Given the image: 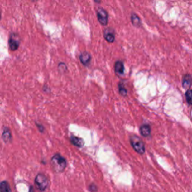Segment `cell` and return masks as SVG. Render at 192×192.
Masks as SVG:
<instances>
[{
    "label": "cell",
    "instance_id": "1",
    "mask_svg": "<svg viewBox=\"0 0 192 192\" xmlns=\"http://www.w3.org/2000/svg\"><path fill=\"white\" fill-rule=\"evenodd\" d=\"M50 164L54 172L58 173H62L67 166V161L64 157H62L59 153H56L51 158Z\"/></svg>",
    "mask_w": 192,
    "mask_h": 192
},
{
    "label": "cell",
    "instance_id": "2",
    "mask_svg": "<svg viewBox=\"0 0 192 192\" xmlns=\"http://www.w3.org/2000/svg\"><path fill=\"white\" fill-rule=\"evenodd\" d=\"M130 143L132 148L134 149L136 152L140 155H143L146 152L145 144L138 136L133 134L130 137Z\"/></svg>",
    "mask_w": 192,
    "mask_h": 192
},
{
    "label": "cell",
    "instance_id": "3",
    "mask_svg": "<svg viewBox=\"0 0 192 192\" xmlns=\"http://www.w3.org/2000/svg\"><path fill=\"white\" fill-rule=\"evenodd\" d=\"M35 183L38 190H40L41 191H44L47 189L49 185V180L47 176H45L43 173H38L36 177Z\"/></svg>",
    "mask_w": 192,
    "mask_h": 192
},
{
    "label": "cell",
    "instance_id": "4",
    "mask_svg": "<svg viewBox=\"0 0 192 192\" xmlns=\"http://www.w3.org/2000/svg\"><path fill=\"white\" fill-rule=\"evenodd\" d=\"M20 44V39L19 36L15 33L11 34L10 38L8 39V46L12 51H15L17 50Z\"/></svg>",
    "mask_w": 192,
    "mask_h": 192
},
{
    "label": "cell",
    "instance_id": "5",
    "mask_svg": "<svg viewBox=\"0 0 192 192\" xmlns=\"http://www.w3.org/2000/svg\"><path fill=\"white\" fill-rule=\"evenodd\" d=\"M97 17L99 23L102 26H106L108 23V14L107 11L101 7H99L97 10Z\"/></svg>",
    "mask_w": 192,
    "mask_h": 192
},
{
    "label": "cell",
    "instance_id": "6",
    "mask_svg": "<svg viewBox=\"0 0 192 192\" xmlns=\"http://www.w3.org/2000/svg\"><path fill=\"white\" fill-rule=\"evenodd\" d=\"M104 37L107 41L109 43H113L115 41V32L111 28L105 29L104 31Z\"/></svg>",
    "mask_w": 192,
    "mask_h": 192
},
{
    "label": "cell",
    "instance_id": "7",
    "mask_svg": "<svg viewBox=\"0 0 192 192\" xmlns=\"http://www.w3.org/2000/svg\"><path fill=\"white\" fill-rule=\"evenodd\" d=\"M151 132H152V129H151V126L149 124H143L140 127V134L144 137H150Z\"/></svg>",
    "mask_w": 192,
    "mask_h": 192
},
{
    "label": "cell",
    "instance_id": "8",
    "mask_svg": "<svg viewBox=\"0 0 192 192\" xmlns=\"http://www.w3.org/2000/svg\"><path fill=\"white\" fill-rule=\"evenodd\" d=\"M114 70H115L116 74L118 75V76H122V75H123L124 74V71H125L124 63L120 60L116 61L115 62V65H114Z\"/></svg>",
    "mask_w": 192,
    "mask_h": 192
},
{
    "label": "cell",
    "instance_id": "9",
    "mask_svg": "<svg viewBox=\"0 0 192 192\" xmlns=\"http://www.w3.org/2000/svg\"><path fill=\"white\" fill-rule=\"evenodd\" d=\"M2 138L3 141L5 142V143H10L11 141H12V132H11L10 128H8V127L5 126L4 128H3V132H2Z\"/></svg>",
    "mask_w": 192,
    "mask_h": 192
},
{
    "label": "cell",
    "instance_id": "10",
    "mask_svg": "<svg viewBox=\"0 0 192 192\" xmlns=\"http://www.w3.org/2000/svg\"><path fill=\"white\" fill-rule=\"evenodd\" d=\"M192 85V77L191 74H187L184 75L182 78V87L185 89H189Z\"/></svg>",
    "mask_w": 192,
    "mask_h": 192
},
{
    "label": "cell",
    "instance_id": "11",
    "mask_svg": "<svg viewBox=\"0 0 192 192\" xmlns=\"http://www.w3.org/2000/svg\"><path fill=\"white\" fill-rule=\"evenodd\" d=\"M92 56L88 52H83L80 55V60L81 63L84 65H88L89 62H91Z\"/></svg>",
    "mask_w": 192,
    "mask_h": 192
},
{
    "label": "cell",
    "instance_id": "12",
    "mask_svg": "<svg viewBox=\"0 0 192 192\" xmlns=\"http://www.w3.org/2000/svg\"><path fill=\"white\" fill-rule=\"evenodd\" d=\"M70 141L71 142V143L73 145L76 146L78 148H81L84 146V140L82 138L79 137H75L72 136L70 137Z\"/></svg>",
    "mask_w": 192,
    "mask_h": 192
},
{
    "label": "cell",
    "instance_id": "13",
    "mask_svg": "<svg viewBox=\"0 0 192 192\" xmlns=\"http://www.w3.org/2000/svg\"><path fill=\"white\" fill-rule=\"evenodd\" d=\"M131 21H132V25L135 27H140L141 26V20H140V17L135 13H132L131 14Z\"/></svg>",
    "mask_w": 192,
    "mask_h": 192
},
{
    "label": "cell",
    "instance_id": "14",
    "mask_svg": "<svg viewBox=\"0 0 192 192\" xmlns=\"http://www.w3.org/2000/svg\"><path fill=\"white\" fill-rule=\"evenodd\" d=\"M0 192H12L10 185L7 181H3L0 183Z\"/></svg>",
    "mask_w": 192,
    "mask_h": 192
},
{
    "label": "cell",
    "instance_id": "15",
    "mask_svg": "<svg viewBox=\"0 0 192 192\" xmlns=\"http://www.w3.org/2000/svg\"><path fill=\"white\" fill-rule=\"evenodd\" d=\"M118 88H119V92L120 95L123 96V97H125L127 95V93H128V91H127L126 88L125 87L124 84L119 83V85H118Z\"/></svg>",
    "mask_w": 192,
    "mask_h": 192
},
{
    "label": "cell",
    "instance_id": "16",
    "mask_svg": "<svg viewBox=\"0 0 192 192\" xmlns=\"http://www.w3.org/2000/svg\"><path fill=\"white\" fill-rule=\"evenodd\" d=\"M185 99L188 104L192 105V89H188L186 91Z\"/></svg>",
    "mask_w": 192,
    "mask_h": 192
},
{
    "label": "cell",
    "instance_id": "17",
    "mask_svg": "<svg viewBox=\"0 0 192 192\" xmlns=\"http://www.w3.org/2000/svg\"><path fill=\"white\" fill-rule=\"evenodd\" d=\"M58 68H59V71H60V72H62V73L67 71V70H68L66 65L65 63H62V62H60V63L59 64Z\"/></svg>",
    "mask_w": 192,
    "mask_h": 192
},
{
    "label": "cell",
    "instance_id": "18",
    "mask_svg": "<svg viewBox=\"0 0 192 192\" xmlns=\"http://www.w3.org/2000/svg\"><path fill=\"white\" fill-rule=\"evenodd\" d=\"M89 190L91 191V192H95L98 191V187L95 185V184L92 183L89 185Z\"/></svg>",
    "mask_w": 192,
    "mask_h": 192
},
{
    "label": "cell",
    "instance_id": "19",
    "mask_svg": "<svg viewBox=\"0 0 192 192\" xmlns=\"http://www.w3.org/2000/svg\"><path fill=\"white\" fill-rule=\"evenodd\" d=\"M37 128H38V130L41 133H44V127L41 124H38V123H36Z\"/></svg>",
    "mask_w": 192,
    "mask_h": 192
},
{
    "label": "cell",
    "instance_id": "20",
    "mask_svg": "<svg viewBox=\"0 0 192 192\" xmlns=\"http://www.w3.org/2000/svg\"><path fill=\"white\" fill-rule=\"evenodd\" d=\"M29 192H35V190H34V188H33L32 186H30V188H29Z\"/></svg>",
    "mask_w": 192,
    "mask_h": 192
},
{
    "label": "cell",
    "instance_id": "21",
    "mask_svg": "<svg viewBox=\"0 0 192 192\" xmlns=\"http://www.w3.org/2000/svg\"><path fill=\"white\" fill-rule=\"evenodd\" d=\"M1 17H2V14H1V10H0V20H1Z\"/></svg>",
    "mask_w": 192,
    "mask_h": 192
}]
</instances>
